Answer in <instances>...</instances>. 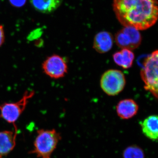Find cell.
<instances>
[{"label": "cell", "mask_w": 158, "mask_h": 158, "mask_svg": "<svg viewBox=\"0 0 158 158\" xmlns=\"http://www.w3.org/2000/svg\"><path fill=\"white\" fill-rule=\"evenodd\" d=\"M42 68L44 73L53 79L63 77L68 72V65L65 59L56 54L48 57L42 63Z\"/></svg>", "instance_id": "cell-6"}, {"label": "cell", "mask_w": 158, "mask_h": 158, "mask_svg": "<svg viewBox=\"0 0 158 158\" xmlns=\"http://www.w3.org/2000/svg\"><path fill=\"white\" fill-rule=\"evenodd\" d=\"M11 6L15 8H21L25 5L27 0H9Z\"/></svg>", "instance_id": "cell-15"}, {"label": "cell", "mask_w": 158, "mask_h": 158, "mask_svg": "<svg viewBox=\"0 0 158 158\" xmlns=\"http://www.w3.org/2000/svg\"><path fill=\"white\" fill-rule=\"evenodd\" d=\"M141 131L145 137L153 141H157L158 118L157 115H151L140 123Z\"/></svg>", "instance_id": "cell-11"}, {"label": "cell", "mask_w": 158, "mask_h": 158, "mask_svg": "<svg viewBox=\"0 0 158 158\" xmlns=\"http://www.w3.org/2000/svg\"><path fill=\"white\" fill-rule=\"evenodd\" d=\"M123 158H145L143 150L136 145L126 148L123 151Z\"/></svg>", "instance_id": "cell-14"}, {"label": "cell", "mask_w": 158, "mask_h": 158, "mask_svg": "<svg viewBox=\"0 0 158 158\" xmlns=\"http://www.w3.org/2000/svg\"><path fill=\"white\" fill-rule=\"evenodd\" d=\"M113 44V37L107 31L99 32L94 40L93 47L100 53L107 52L112 49Z\"/></svg>", "instance_id": "cell-10"}, {"label": "cell", "mask_w": 158, "mask_h": 158, "mask_svg": "<svg viewBox=\"0 0 158 158\" xmlns=\"http://www.w3.org/2000/svg\"><path fill=\"white\" fill-rule=\"evenodd\" d=\"M34 94V90H27L17 102L0 104V118L12 124L15 132L18 133V131L16 121L25 110L27 105Z\"/></svg>", "instance_id": "cell-3"}, {"label": "cell", "mask_w": 158, "mask_h": 158, "mask_svg": "<svg viewBox=\"0 0 158 158\" xmlns=\"http://www.w3.org/2000/svg\"><path fill=\"white\" fill-rule=\"evenodd\" d=\"M113 59L117 65L124 69L131 67L135 59L132 51L128 49H122L121 51L113 54Z\"/></svg>", "instance_id": "cell-13"}, {"label": "cell", "mask_w": 158, "mask_h": 158, "mask_svg": "<svg viewBox=\"0 0 158 158\" xmlns=\"http://www.w3.org/2000/svg\"><path fill=\"white\" fill-rule=\"evenodd\" d=\"M5 39L6 37L4 27L2 25L0 24V48L4 44Z\"/></svg>", "instance_id": "cell-16"}, {"label": "cell", "mask_w": 158, "mask_h": 158, "mask_svg": "<svg viewBox=\"0 0 158 158\" xmlns=\"http://www.w3.org/2000/svg\"><path fill=\"white\" fill-rule=\"evenodd\" d=\"M63 0H30L31 5L36 11L44 14H49L57 10Z\"/></svg>", "instance_id": "cell-12"}, {"label": "cell", "mask_w": 158, "mask_h": 158, "mask_svg": "<svg viewBox=\"0 0 158 158\" xmlns=\"http://www.w3.org/2000/svg\"><path fill=\"white\" fill-rule=\"evenodd\" d=\"M158 52L154 51L144 60L141 70V76L144 84V88L158 98Z\"/></svg>", "instance_id": "cell-4"}, {"label": "cell", "mask_w": 158, "mask_h": 158, "mask_svg": "<svg viewBox=\"0 0 158 158\" xmlns=\"http://www.w3.org/2000/svg\"><path fill=\"white\" fill-rule=\"evenodd\" d=\"M17 135L14 131H0V158L7 156L14 149Z\"/></svg>", "instance_id": "cell-8"}, {"label": "cell", "mask_w": 158, "mask_h": 158, "mask_svg": "<svg viewBox=\"0 0 158 158\" xmlns=\"http://www.w3.org/2000/svg\"><path fill=\"white\" fill-rule=\"evenodd\" d=\"M125 77L120 71L110 69L104 73L100 80L102 90L108 95H117L124 89Z\"/></svg>", "instance_id": "cell-5"}, {"label": "cell", "mask_w": 158, "mask_h": 158, "mask_svg": "<svg viewBox=\"0 0 158 158\" xmlns=\"http://www.w3.org/2000/svg\"><path fill=\"white\" fill-rule=\"evenodd\" d=\"M61 139V134L55 129L37 130L34 148L29 154H35L38 158H51Z\"/></svg>", "instance_id": "cell-2"}, {"label": "cell", "mask_w": 158, "mask_h": 158, "mask_svg": "<svg viewBox=\"0 0 158 158\" xmlns=\"http://www.w3.org/2000/svg\"><path fill=\"white\" fill-rule=\"evenodd\" d=\"M113 8L116 19L124 27L144 31L157 21V0H113Z\"/></svg>", "instance_id": "cell-1"}, {"label": "cell", "mask_w": 158, "mask_h": 158, "mask_svg": "<svg viewBox=\"0 0 158 158\" xmlns=\"http://www.w3.org/2000/svg\"><path fill=\"white\" fill-rule=\"evenodd\" d=\"M141 40L139 31L131 27H124L115 35V41L118 47L131 50L138 48L141 44Z\"/></svg>", "instance_id": "cell-7"}, {"label": "cell", "mask_w": 158, "mask_h": 158, "mask_svg": "<svg viewBox=\"0 0 158 158\" xmlns=\"http://www.w3.org/2000/svg\"><path fill=\"white\" fill-rule=\"evenodd\" d=\"M139 110L138 104L131 99L122 100L116 106L117 115L123 119H129L137 115Z\"/></svg>", "instance_id": "cell-9"}]
</instances>
